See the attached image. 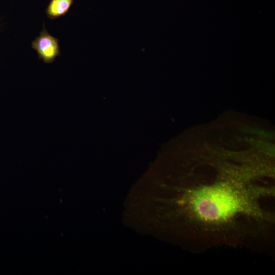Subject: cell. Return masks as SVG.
I'll list each match as a JSON object with an SVG mask.
<instances>
[{
	"mask_svg": "<svg viewBox=\"0 0 275 275\" xmlns=\"http://www.w3.org/2000/svg\"><path fill=\"white\" fill-rule=\"evenodd\" d=\"M262 163L154 167L126 200L131 225L195 252L223 247L273 253L275 188Z\"/></svg>",
	"mask_w": 275,
	"mask_h": 275,
	"instance_id": "1",
	"label": "cell"
},
{
	"mask_svg": "<svg viewBox=\"0 0 275 275\" xmlns=\"http://www.w3.org/2000/svg\"><path fill=\"white\" fill-rule=\"evenodd\" d=\"M32 47L37 52L39 59L51 63L60 55L59 39L50 34L43 25L42 30L32 42Z\"/></svg>",
	"mask_w": 275,
	"mask_h": 275,
	"instance_id": "2",
	"label": "cell"
},
{
	"mask_svg": "<svg viewBox=\"0 0 275 275\" xmlns=\"http://www.w3.org/2000/svg\"><path fill=\"white\" fill-rule=\"evenodd\" d=\"M74 2L73 0H49L45 13L49 19H56L65 15Z\"/></svg>",
	"mask_w": 275,
	"mask_h": 275,
	"instance_id": "3",
	"label": "cell"
}]
</instances>
